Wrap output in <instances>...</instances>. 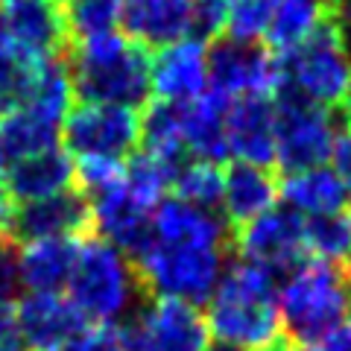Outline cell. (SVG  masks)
I'll use <instances>...</instances> for the list:
<instances>
[{
	"label": "cell",
	"instance_id": "cell-1",
	"mask_svg": "<svg viewBox=\"0 0 351 351\" xmlns=\"http://www.w3.org/2000/svg\"><path fill=\"white\" fill-rule=\"evenodd\" d=\"M73 97L91 106L141 108L149 97L152 50L120 32L73 41L64 56Z\"/></svg>",
	"mask_w": 351,
	"mask_h": 351
},
{
	"label": "cell",
	"instance_id": "cell-2",
	"mask_svg": "<svg viewBox=\"0 0 351 351\" xmlns=\"http://www.w3.org/2000/svg\"><path fill=\"white\" fill-rule=\"evenodd\" d=\"M208 334L237 348H263L278 337L276 272L249 261H232L223 269L208 307Z\"/></svg>",
	"mask_w": 351,
	"mask_h": 351
},
{
	"label": "cell",
	"instance_id": "cell-3",
	"mask_svg": "<svg viewBox=\"0 0 351 351\" xmlns=\"http://www.w3.org/2000/svg\"><path fill=\"white\" fill-rule=\"evenodd\" d=\"M71 304L82 313V319L97 325H112L114 319H129L138 313L149 299L138 281V272L132 261L112 243H106L97 234L80 240L71 281Z\"/></svg>",
	"mask_w": 351,
	"mask_h": 351
},
{
	"label": "cell",
	"instance_id": "cell-4",
	"mask_svg": "<svg viewBox=\"0 0 351 351\" xmlns=\"http://www.w3.org/2000/svg\"><path fill=\"white\" fill-rule=\"evenodd\" d=\"M343 267L302 261L278 290V325L293 348H311L339 328L348 316Z\"/></svg>",
	"mask_w": 351,
	"mask_h": 351
},
{
	"label": "cell",
	"instance_id": "cell-5",
	"mask_svg": "<svg viewBox=\"0 0 351 351\" xmlns=\"http://www.w3.org/2000/svg\"><path fill=\"white\" fill-rule=\"evenodd\" d=\"M226 255L232 252L219 246L161 243L149 237L147 249L132 261V267L149 299H176L196 307L211 299L226 269Z\"/></svg>",
	"mask_w": 351,
	"mask_h": 351
},
{
	"label": "cell",
	"instance_id": "cell-6",
	"mask_svg": "<svg viewBox=\"0 0 351 351\" xmlns=\"http://www.w3.org/2000/svg\"><path fill=\"white\" fill-rule=\"evenodd\" d=\"M284 88L322 108H343L351 88V56L337 32L334 18L325 15L316 29L287 56H278Z\"/></svg>",
	"mask_w": 351,
	"mask_h": 351
},
{
	"label": "cell",
	"instance_id": "cell-7",
	"mask_svg": "<svg viewBox=\"0 0 351 351\" xmlns=\"http://www.w3.org/2000/svg\"><path fill=\"white\" fill-rule=\"evenodd\" d=\"M276 161L290 173H304L313 167H322L328 156L334 152V141L339 132V120L334 117L331 108L313 106L293 94L290 88H276ZM346 120V117H343Z\"/></svg>",
	"mask_w": 351,
	"mask_h": 351
},
{
	"label": "cell",
	"instance_id": "cell-8",
	"mask_svg": "<svg viewBox=\"0 0 351 351\" xmlns=\"http://www.w3.org/2000/svg\"><path fill=\"white\" fill-rule=\"evenodd\" d=\"M62 144L76 158L123 161L141 149V117L135 108L82 103L62 120Z\"/></svg>",
	"mask_w": 351,
	"mask_h": 351
},
{
	"label": "cell",
	"instance_id": "cell-9",
	"mask_svg": "<svg viewBox=\"0 0 351 351\" xmlns=\"http://www.w3.org/2000/svg\"><path fill=\"white\" fill-rule=\"evenodd\" d=\"M120 331L123 351H205L208 322L199 307L176 299H149Z\"/></svg>",
	"mask_w": 351,
	"mask_h": 351
},
{
	"label": "cell",
	"instance_id": "cell-10",
	"mask_svg": "<svg viewBox=\"0 0 351 351\" xmlns=\"http://www.w3.org/2000/svg\"><path fill=\"white\" fill-rule=\"evenodd\" d=\"M6 240L21 249L36 240H50V237H91L94 234V214H91V199L80 188H68L56 196L36 202H24L9 211V219L3 226Z\"/></svg>",
	"mask_w": 351,
	"mask_h": 351
},
{
	"label": "cell",
	"instance_id": "cell-11",
	"mask_svg": "<svg viewBox=\"0 0 351 351\" xmlns=\"http://www.w3.org/2000/svg\"><path fill=\"white\" fill-rule=\"evenodd\" d=\"M211 91L228 97H258L272 94L281 82L278 59L258 41L217 38L205 53Z\"/></svg>",
	"mask_w": 351,
	"mask_h": 351
},
{
	"label": "cell",
	"instance_id": "cell-12",
	"mask_svg": "<svg viewBox=\"0 0 351 351\" xmlns=\"http://www.w3.org/2000/svg\"><path fill=\"white\" fill-rule=\"evenodd\" d=\"M0 38L32 59H64L71 29L62 0H0Z\"/></svg>",
	"mask_w": 351,
	"mask_h": 351
},
{
	"label": "cell",
	"instance_id": "cell-13",
	"mask_svg": "<svg viewBox=\"0 0 351 351\" xmlns=\"http://www.w3.org/2000/svg\"><path fill=\"white\" fill-rule=\"evenodd\" d=\"M237 252L240 261L258 263L269 272L295 269L304 255V219L284 208H269L261 217L249 219L232 232V255Z\"/></svg>",
	"mask_w": 351,
	"mask_h": 351
},
{
	"label": "cell",
	"instance_id": "cell-14",
	"mask_svg": "<svg viewBox=\"0 0 351 351\" xmlns=\"http://www.w3.org/2000/svg\"><path fill=\"white\" fill-rule=\"evenodd\" d=\"M15 331L29 351H62L85 331V319L59 293H29L15 304Z\"/></svg>",
	"mask_w": 351,
	"mask_h": 351
},
{
	"label": "cell",
	"instance_id": "cell-15",
	"mask_svg": "<svg viewBox=\"0 0 351 351\" xmlns=\"http://www.w3.org/2000/svg\"><path fill=\"white\" fill-rule=\"evenodd\" d=\"M276 100L272 94L237 97L226 112L228 156L252 167H269L276 161Z\"/></svg>",
	"mask_w": 351,
	"mask_h": 351
},
{
	"label": "cell",
	"instance_id": "cell-16",
	"mask_svg": "<svg viewBox=\"0 0 351 351\" xmlns=\"http://www.w3.org/2000/svg\"><path fill=\"white\" fill-rule=\"evenodd\" d=\"M205 44L191 38L176 41L170 47L152 53L149 64V88H156L158 100L167 103H191L205 94L208 85V64H205Z\"/></svg>",
	"mask_w": 351,
	"mask_h": 351
},
{
	"label": "cell",
	"instance_id": "cell-17",
	"mask_svg": "<svg viewBox=\"0 0 351 351\" xmlns=\"http://www.w3.org/2000/svg\"><path fill=\"white\" fill-rule=\"evenodd\" d=\"M68 188H73V161L62 147L18 158L3 173V191L18 202L47 199Z\"/></svg>",
	"mask_w": 351,
	"mask_h": 351
},
{
	"label": "cell",
	"instance_id": "cell-18",
	"mask_svg": "<svg viewBox=\"0 0 351 351\" xmlns=\"http://www.w3.org/2000/svg\"><path fill=\"white\" fill-rule=\"evenodd\" d=\"M152 237L161 243L219 246L232 252V228L217 214L199 211L179 199H161L152 211Z\"/></svg>",
	"mask_w": 351,
	"mask_h": 351
},
{
	"label": "cell",
	"instance_id": "cell-19",
	"mask_svg": "<svg viewBox=\"0 0 351 351\" xmlns=\"http://www.w3.org/2000/svg\"><path fill=\"white\" fill-rule=\"evenodd\" d=\"M278 196V176L269 167H252V164H228V170L223 173V219L226 226L240 228L249 219L261 217L263 211H269L272 202Z\"/></svg>",
	"mask_w": 351,
	"mask_h": 351
},
{
	"label": "cell",
	"instance_id": "cell-20",
	"mask_svg": "<svg viewBox=\"0 0 351 351\" xmlns=\"http://www.w3.org/2000/svg\"><path fill=\"white\" fill-rule=\"evenodd\" d=\"M191 18V0H132L123 3L120 24L126 27L129 38L149 50L170 47L184 41Z\"/></svg>",
	"mask_w": 351,
	"mask_h": 351
},
{
	"label": "cell",
	"instance_id": "cell-21",
	"mask_svg": "<svg viewBox=\"0 0 351 351\" xmlns=\"http://www.w3.org/2000/svg\"><path fill=\"white\" fill-rule=\"evenodd\" d=\"M228 103L223 94L205 91L191 103H182V144L196 161L219 164L228 156L226 144V112Z\"/></svg>",
	"mask_w": 351,
	"mask_h": 351
},
{
	"label": "cell",
	"instance_id": "cell-22",
	"mask_svg": "<svg viewBox=\"0 0 351 351\" xmlns=\"http://www.w3.org/2000/svg\"><path fill=\"white\" fill-rule=\"evenodd\" d=\"M80 240L50 237L18 249V278L29 293H59L71 281Z\"/></svg>",
	"mask_w": 351,
	"mask_h": 351
},
{
	"label": "cell",
	"instance_id": "cell-23",
	"mask_svg": "<svg viewBox=\"0 0 351 351\" xmlns=\"http://www.w3.org/2000/svg\"><path fill=\"white\" fill-rule=\"evenodd\" d=\"M278 193L284 196L290 211L295 214H311L322 217L346 208V188L339 182V176L328 167H313L304 173H290L278 182Z\"/></svg>",
	"mask_w": 351,
	"mask_h": 351
},
{
	"label": "cell",
	"instance_id": "cell-24",
	"mask_svg": "<svg viewBox=\"0 0 351 351\" xmlns=\"http://www.w3.org/2000/svg\"><path fill=\"white\" fill-rule=\"evenodd\" d=\"M325 6L328 0H281L272 12L267 32H263V38H267L263 47L276 59L293 53L322 21Z\"/></svg>",
	"mask_w": 351,
	"mask_h": 351
},
{
	"label": "cell",
	"instance_id": "cell-25",
	"mask_svg": "<svg viewBox=\"0 0 351 351\" xmlns=\"http://www.w3.org/2000/svg\"><path fill=\"white\" fill-rule=\"evenodd\" d=\"M59 129H62L59 123L18 106L0 117V144H3L6 158L18 161V158L59 147Z\"/></svg>",
	"mask_w": 351,
	"mask_h": 351
},
{
	"label": "cell",
	"instance_id": "cell-26",
	"mask_svg": "<svg viewBox=\"0 0 351 351\" xmlns=\"http://www.w3.org/2000/svg\"><path fill=\"white\" fill-rule=\"evenodd\" d=\"M304 249L313 252L316 261L348 267L351 263V208L311 217L304 223Z\"/></svg>",
	"mask_w": 351,
	"mask_h": 351
},
{
	"label": "cell",
	"instance_id": "cell-27",
	"mask_svg": "<svg viewBox=\"0 0 351 351\" xmlns=\"http://www.w3.org/2000/svg\"><path fill=\"white\" fill-rule=\"evenodd\" d=\"M170 188L176 191L179 202H188L199 211L214 214V208H219V202H223V170H219V164L208 161L182 164L179 173L173 176Z\"/></svg>",
	"mask_w": 351,
	"mask_h": 351
},
{
	"label": "cell",
	"instance_id": "cell-28",
	"mask_svg": "<svg viewBox=\"0 0 351 351\" xmlns=\"http://www.w3.org/2000/svg\"><path fill=\"white\" fill-rule=\"evenodd\" d=\"M41 59L18 50L15 44L0 38V117L27 100Z\"/></svg>",
	"mask_w": 351,
	"mask_h": 351
},
{
	"label": "cell",
	"instance_id": "cell-29",
	"mask_svg": "<svg viewBox=\"0 0 351 351\" xmlns=\"http://www.w3.org/2000/svg\"><path fill=\"white\" fill-rule=\"evenodd\" d=\"M68 29L73 41H85L94 36L114 32L123 15V0H71L64 6Z\"/></svg>",
	"mask_w": 351,
	"mask_h": 351
},
{
	"label": "cell",
	"instance_id": "cell-30",
	"mask_svg": "<svg viewBox=\"0 0 351 351\" xmlns=\"http://www.w3.org/2000/svg\"><path fill=\"white\" fill-rule=\"evenodd\" d=\"M281 0H226V27L237 41H258Z\"/></svg>",
	"mask_w": 351,
	"mask_h": 351
},
{
	"label": "cell",
	"instance_id": "cell-31",
	"mask_svg": "<svg viewBox=\"0 0 351 351\" xmlns=\"http://www.w3.org/2000/svg\"><path fill=\"white\" fill-rule=\"evenodd\" d=\"M226 29V0H191L188 38L196 44L217 41Z\"/></svg>",
	"mask_w": 351,
	"mask_h": 351
},
{
	"label": "cell",
	"instance_id": "cell-32",
	"mask_svg": "<svg viewBox=\"0 0 351 351\" xmlns=\"http://www.w3.org/2000/svg\"><path fill=\"white\" fill-rule=\"evenodd\" d=\"M18 290V246L0 234V304H15Z\"/></svg>",
	"mask_w": 351,
	"mask_h": 351
},
{
	"label": "cell",
	"instance_id": "cell-33",
	"mask_svg": "<svg viewBox=\"0 0 351 351\" xmlns=\"http://www.w3.org/2000/svg\"><path fill=\"white\" fill-rule=\"evenodd\" d=\"M62 351H123V346H120V331L114 325H94L73 337Z\"/></svg>",
	"mask_w": 351,
	"mask_h": 351
},
{
	"label": "cell",
	"instance_id": "cell-34",
	"mask_svg": "<svg viewBox=\"0 0 351 351\" xmlns=\"http://www.w3.org/2000/svg\"><path fill=\"white\" fill-rule=\"evenodd\" d=\"M334 164H337V176L343 182L346 193H351V120H343V126L337 132V141H334Z\"/></svg>",
	"mask_w": 351,
	"mask_h": 351
},
{
	"label": "cell",
	"instance_id": "cell-35",
	"mask_svg": "<svg viewBox=\"0 0 351 351\" xmlns=\"http://www.w3.org/2000/svg\"><path fill=\"white\" fill-rule=\"evenodd\" d=\"M319 351H351V319H346L339 328H334V331L322 339Z\"/></svg>",
	"mask_w": 351,
	"mask_h": 351
},
{
	"label": "cell",
	"instance_id": "cell-36",
	"mask_svg": "<svg viewBox=\"0 0 351 351\" xmlns=\"http://www.w3.org/2000/svg\"><path fill=\"white\" fill-rule=\"evenodd\" d=\"M9 211H12V199L6 196L3 184H0V232H3V226H6V219H9Z\"/></svg>",
	"mask_w": 351,
	"mask_h": 351
},
{
	"label": "cell",
	"instance_id": "cell-37",
	"mask_svg": "<svg viewBox=\"0 0 351 351\" xmlns=\"http://www.w3.org/2000/svg\"><path fill=\"white\" fill-rule=\"evenodd\" d=\"M293 346L287 343V339H284L281 334L276 337V339H272V343H267V346H263V348H255V351H290Z\"/></svg>",
	"mask_w": 351,
	"mask_h": 351
},
{
	"label": "cell",
	"instance_id": "cell-38",
	"mask_svg": "<svg viewBox=\"0 0 351 351\" xmlns=\"http://www.w3.org/2000/svg\"><path fill=\"white\" fill-rule=\"evenodd\" d=\"M343 281H346V295H348V307H351V263L343 267Z\"/></svg>",
	"mask_w": 351,
	"mask_h": 351
},
{
	"label": "cell",
	"instance_id": "cell-39",
	"mask_svg": "<svg viewBox=\"0 0 351 351\" xmlns=\"http://www.w3.org/2000/svg\"><path fill=\"white\" fill-rule=\"evenodd\" d=\"M205 351H243V348H237V346H228V343H214V346H208Z\"/></svg>",
	"mask_w": 351,
	"mask_h": 351
},
{
	"label": "cell",
	"instance_id": "cell-40",
	"mask_svg": "<svg viewBox=\"0 0 351 351\" xmlns=\"http://www.w3.org/2000/svg\"><path fill=\"white\" fill-rule=\"evenodd\" d=\"M343 117L351 120V88H348V94H346V103H343Z\"/></svg>",
	"mask_w": 351,
	"mask_h": 351
},
{
	"label": "cell",
	"instance_id": "cell-41",
	"mask_svg": "<svg viewBox=\"0 0 351 351\" xmlns=\"http://www.w3.org/2000/svg\"><path fill=\"white\" fill-rule=\"evenodd\" d=\"M3 161H6V152H3V144H0V170H3Z\"/></svg>",
	"mask_w": 351,
	"mask_h": 351
},
{
	"label": "cell",
	"instance_id": "cell-42",
	"mask_svg": "<svg viewBox=\"0 0 351 351\" xmlns=\"http://www.w3.org/2000/svg\"><path fill=\"white\" fill-rule=\"evenodd\" d=\"M123 3H132V0H123Z\"/></svg>",
	"mask_w": 351,
	"mask_h": 351
}]
</instances>
